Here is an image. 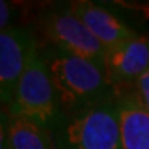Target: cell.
<instances>
[{
	"mask_svg": "<svg viewBox=\"0 0 149 149\" xmlns=\"http://www.w3.org/2000/svg\"><path fill=\"white\" fill-rule=\"evenodd\" d=\"M8 111L11 117L28 119L50 130L61 117L53 81L39 48L22 74Z\"/></svg>",
	"mask_w": 149,
	"mask_h": 149,
	"instance_id": "3",
	"label": "cell"
},
{
	"mask_svg": "<svg viewBox=\"0 0 149 149\" xmlns=\"http://www.w3.org/2000/svg\"><path fill=\"white\" fill-rule=\"evenodd\" d=\"M53 81L58 105L68 113L109 102V88L105 69L93 61L57 50L43 55Z\"/></svg>",
	"mask_w": 149,
	"mask_h": 149,
	"instance_id": "1",
	"label": "cell"
},
{
	"mask_svg": "<svg viewBox=\"0 0 149 149\" xmlns=\"http://www.w3.org/2000/svg\"><path fill=\"white\" fill-rule=\"evenodd\" d=\"M69 11L88 28L107 50L137 37L117 17L91 1H74L69 6Z\"/></svg>",
	"mask_w": 149,
	"mask_h": 149,
	"instance_id": "7",
	"label": "cell"
},
{
	"mask_svg": "<svg viewBox=\"0 0 149 149\" xmlns=\"http://www.w3.org/2000/svg\"><path fill=\"white\" fill-rule=\"evenodd\" d=\"M10 18H11L10 6H8L7 1L1 0V1H0V26H1V31L6 29V28H8Z\"/></svg>",
	"mask_w": 149,
	"mask_h": 149,
	"instance_id": "11",
	"label": "cell"
},
{
	"mask_svg": "<svg viewBox=\"0 0 149 149\" xmlns=\"http://www.w3.org/2000/svg\"><path fill=\"white\" fill-rule=\"evenodd\" d=\"M4 142V149H57L50 128L22 117H11L6 135L1 130V146Z\"/></svg>",
	"mask_w": 149,
	"mask_h": 149,
	"instance_id": "9",
	"label": "cell"
},
{
	"mask_svg": "<svg viewBox=\"0 0 149 149\" xmlns=\"http://www.w3.org/2000/svg\"><path fill=\"white\" fill-rule=\"evenodd\" d=\"M116 105L122 149H149V112L138 97H124Z\"/></svg>",
	"mask_w": 149,
	"mask_h": 149,
	"instance_id": "8",
	"label": "cell"
},
{
	"mask_svg": "<svg viewBox=\"0 0 149 149\" xmlns=\"http://www.w3.org/2000/svg\"><path fill=\"white\" fill-rule=\"evenodd\" d=\"M51 133L57 149H122L117 105L111 102L59 117Z\"/></svg>",
	"mask_w": 149,
	"mask_h": 149,
	"instance_id": "2",
	"label": "cell"
},
{
	"mask_svg": "<svg viewBox=\"0 0 149 149\" xmlns=\"http://www.w3.org/2000/svg\"><path fill=\"white\" fill-rule=\"evenodd\" d=\"M37 48V43L26 29L8 26L0 31V98L3 105L11 104Z\"/></svg>",
	"mask_w": 149,
	"mask_h": 149,
	"instance_id": "5",
	"label": "cell"
},
{
	"mask_svg": "<svg viewBox=\"0 0 149 149\" xmlns=\"http://www.w3.org/2000/svg\"><path fill=\"white\" fill-rule=\"evenodd\" d=\"M135 84H137V97L139 102L149 112V69L135 80Z\"/></svg>",
	"mask_w": 149,
	"mask_h": 149,
	"instance_id": "10",
	"label": "cell"
},
{
	"mask_svg": "<svg viewBox=\"0 0 149 149\" xmlns=\"http://www.w3.org/2000/svg\"><path fill=\"white\" fill-rule=\"evenodd\" d=\"M43 32L57 50L95 62L105 69L107 48L69 8L50 13L43 18Z\"/></svg>",
	"mask_w": 149,
	"mask_h": 149,
	"instance_id": "4",
	"label": "cell"
},
{
	"mask_svg": "<svg viewBox=\"0 0 149 149\" xmlns=\"http://www.w3.org/2000/svg\"><path fill=\"white\" fill-rule=\"evenodd\" d=\"M149 69V39L134 37L108 48L105 74L111 86L137 80Z\"/></svg>",
	"mask_w": 149,
	"mask_h": 149,
	"instance_id": "6",
	"label": "cell"
}]
</instances>
